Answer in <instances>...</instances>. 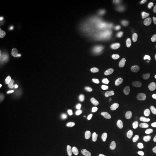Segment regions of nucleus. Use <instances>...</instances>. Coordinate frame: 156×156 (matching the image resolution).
<instances>
[{
  "label": "nucleus",
  "instance_id": "f257e3e1",
  "mask_svg": "<svg viewBox=\"0 0 156 156\" xmlns=\"http://www.w3.org/2000/svg\"><path fill=\"white\" fill-rule=\"evenodd\" d=\"M20 147V140L19 137L14 135L9 134L5 140L1 142V153L2 155H13L19 151Z\"/></svg>",
  "mask_w": 156,
  "mask_h": 156
},
{
  "label": "nucleus",
  "instance_id": "f03ea898",
  "mask_svg": "<svg viewBox=\"0 0 156 156\" xmlns=\"http://www.w3.org/2000/svg\"><path fill=\"white\" fill-rule=\"evenodd\" d=\"M28 135L33 141L36 143L44 142L46 136V131L44 124L39 120H34L30 123Z\"/></svg>",
  "mask_w": 156,
  "mask_h": 156
},
{
  "label": "nucleus",
  "instance_id": "7ed1b4c3",
  "mask_svg": "<svg viewBox=\"0 0 156 156\" xmlns=\"http://www.w3.org/2000/svg\"><path fill=\"white\" fill-rule=\"evenodd\" d=\"M15 87L14 80L8 76H1L0 78V94L5 95L8 94Z\"/></svg>",
  "mask_w": 156,
  "mask_h": 156
},
{
  "label": "nucleus",
  "instance_id": "20e7f679",
  "mask_svg": "<svg viewBox=\"0 0 156 156\" xmlns=\"http://www.w3.org/2000/svg\"><path fill=\"white\" fill-rule=\"evenodd\" d=\"M52 140H53V138H52L51 135H49V134H48V135H46V136H45L44 142H49L51 141Z\"/></svg>",
  "mask_w": 156,
  "mask_h": 156
},
{
  "label": "nucleus",
  "instance_id": "39448f33",
  "mask_svg": "<svg viewBox=\"0 0 156 156\" xmlns=\"http://www.w3.org/2000/svg\"><path fill=\"white\" fill-rule=\"evenodd\" d=\"M7 47H8V44H6V43H2L1 44V50H5L7 49Z\"/></svg>",
  "mask_w": 156,
  "mask_h": 156
},
{
  "label": "nucleus",
  "instance_id": "423d86ee",
  "mask_svg": "<svg viewBox=\"0 0 156 156\" xmlns=\"http://www.w3.org/2000/svg\"><path fill=\"white\" fill-rule=\"evenodd\" d=\"M0 132H1V136H0V141L2 142L3 141V138H4V134H3V129H2V126H1V127H0Z\"/></svg>",
  "mask_w": 156,
  "mask_h": 156
}]
</instances>
